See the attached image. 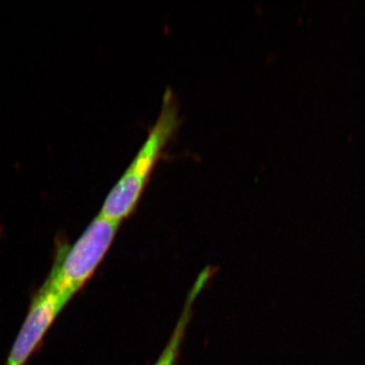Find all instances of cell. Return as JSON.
Masks as SVG:
<instances>
[{
	"mask_svg": "<svg viewBox=\"0 0 365 365\" xmlns=\"http://www.w3.org/2000/svg\"><path fill=\"white\" fill-rule=\"evenodd\" d=\"M118 227L119 223L98 215L78 241L59 250L48 284L71 299L97 270L116 237Z\"/></svg>",
	"mask_w": 365,
	"mask_h": 365,
	"instance_id": "7a4b0ae2",
	"label": "cell"
},
{
	"mask_svg": "<svg viewBox=\"0 0 365 365\" xmlns=\"http://www.w3.org/2000/svg\"><path fill=\"white\" fill-rule=\"evenodd\" d=\"M71 297L45 283L33 299L28 316L9 353L7 365H24Z\"/></svg>",
	"mask_w": 365,
	"mask_h": 365,
	"instance_id": "3957f363",
	"label": "cell"
},
{
	"mask_svg": "<svg viewBox=\"0 0 365 365\" xmlns=\"http://www.w3.org/2000/svg\"><path fill=\"white\" fill-rule=\"evenodd\" d=\"M180 118L173 91H165L162 110L135 158L108 194L100 215L121 223L135 211L163 150L179 129Z\"/></svg>",
	"mask_w": 365,
	"mask_h": 365,
	"instance_id": "6da1fadb",
	"label": "cell"
},
{
	"mask_svg": "<svg viewBox=\"0 0 365 365\" xmlns=\"http://www.w3.org/2000/svg\"><path fill=\"white\" fill-rule=\"evenodd\" d=\"M209 270L206 269L197 278L196 282L194 283L193 287L190 290L188 297L186 299L184 309L179 321H178L176 328L170 336L169 343L165 346V349L158 357L155 365H175L178 354H179L180 347H181L182 341L184 339L185 332H186L187 327L191 319L192 307L198 297L199 292L202 290L204 285L207 282L209 278Z\"/></svg>",
	"mask_w": 365,
	"mask_h": 365,
	"instance_id": "277c9868",
	"label": "cell"
}]
</instances>
